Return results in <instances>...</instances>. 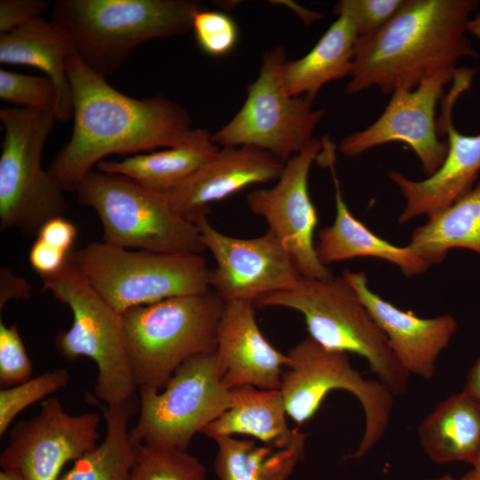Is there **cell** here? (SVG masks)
I'll return each mask as SVG.
<instances>
[{"label": "cell", "mask_w": 480, "mask_h": 480, "mask_svg": "<svg viewBox=\"0 0 480 480\" xmlns=\"http://www.w3.org/2000/svg\"><path fill=\"white\" fill-rule=\"evenodd\" d=\"M67 74L73 131L48 168L64 192H76L80 180L108 156L184 145L200 132L178 103L164 95L135 99L120 92L76 52L67 60Z\"/></svg>", "instance_id": "obj_1"}, {"label": "cell", "mask_w": 480, "mask_h": 480, "mask_svg": "<svg viewBox=\"0 0 480 480\" xmlns=\"http://www.w3.org/2000/svg\"><path fill=\"white\" fill-rule=\"evenodd\" d=\"M476 0H407L380 31L358 38L346 86L356 94L372 86L390 94L440 72H454L464 57H478L466 36Z\"/></svg>", "instance_id": "obj_2"}, {"label": "cell", "mask_w": 480, "mask_h": 480, "mask_svg": "<svg viewBox=\"0 0 480 480\" xmlns=\"http://www.w3.org/2000/svg\"><path fill=\"white\" fill-rule=\"evenodd\" d=\"M201 9L194 0H56L50 20L84 63L107 77L142 43L192 30Z\"/></svg>", "instance_id": "obj_3"}, {"label": "cell", "mask_w": 480, "mask_h": 480, "mask_svg": "<svg viewBox=\"0 0 480 480\" xmlns=\"http://www.w3.org/2000/svg\"><path fill=\"white\" fill-rule=\"evenodd\" d=\"M224 305L210 289L123 313L126 349L138 389L162 390L185 361L214 352Z\"/></svg>", "instance_id": "obj_4"}, {"label": "cell", "mask_w": 480, "mask_h": 480, "mask_svg": "<svg viewBox=\"0 0 480 480\" xmlns=\"http://www.w3.org/2000/svg\"><path fill=\"white\" fill-rule=\"evenodd\" d=\"M257 307L300 312L308 336L324 348L364 357L379 380L394 395L404 394L409 373L393 353L385 333L356 292L341 276H301L291 289L261 297Z\"/></svg>", "instance_id": "obj_5"}, {"label": "cell", "mask_w": 480, "mask_h": 480, "mask_svg": "<svg viewBox=\"0 0 480 480\" xmlns=\"http://www.w3.org/2000/svg\"><path fill=\"white\" fill-rule=\"evenodd\" d=\"M76 192L97 213L103 242L125 249L203 254L197 226L181 215L167 192L119 174L89 172Z\"/></svg>", "instance_id": "obj_6"}, {"label": "cell", "mask_w": 480, "mask_h": 480, "mask_svg": "<svg viewBox=\"0 0 480 480\" xmlns=\"http://www.w3.org/2000/svg\"><path fill=\"white\" fill-rule=\"evenodd\" d=\"M68 260L118 313L165 299L210 290L203 254L131 250L92 242Z\"/></svg>", "instance_id": "obj_7"}, {"label": "cell", "mask_w": 480, "mask_h": 480, "mask_svg": "<svg viewBox=\"0 0 480 480\" xmlns=\"http://www.w3.org/2000/svg\"><path fill=\"white\" fill-rule=\"evenodd\" d=\"M43 291L51 292L72 312L73 323L60 330L54 346L70 362L91 358L98 373L95 398L114 405L138 390L132 372L122 314L115 310L68 260L57 273L41 277Z\"/></svg>", "instance_id": "obj_8"}, {"label": "cell", "mask_w": 480, "mask_h": 480, "mask_svg": "<svg viewBox=\"0 0 480 480\" xmlns=\"http://www.w3.org/2000/svg\"><path fill=\"white\" fill-rule=\"evenodd\" d=\"M4 139L0 155V229L36 237L49 220L68 209L64 191L41 164L56 118L52 110L0 109Z\"/></svg>", "instance_id": "obj_9"}, {"label": "cell", "mask_w": 480, "mask_h": 480, "mask_svg": "<svg viewBox=\"0 0 480 480\" xmlns=\"http://www.w3.org/2000/svg\"><path fill=\"white\" fill-rule=\"evenodd\" d=\"M286 354L289 364L279 389L287 415L300 426L315 416L331 391L351 393L363 407L365 427L356 451L346 459L364 457L387 430L394 395L379 380L364 378L352 367L348 354L327 349L309 336Z\"/></svg>", "instance_id": "obj_10"}, {"label": "cell", "mask_w": 480, "mask_h": 480, "mask_svg": "<svg viewBox=\"0 0 480 480\" xmlns=\"http://www.w3.org/2000/svg\"><path fill=\"white\" fill-rule=\"evenodd\" d=\"M284 48L275 46L261 60L257 78L248 85L247 97L234 117L212 133L220 148L254 147L285 164L314 140V131L325 113L312 100L288 93L284 78Z\"/></svg>", "instance_id": "obj_11"}, {"label": "cell", "mask_w": 480, "mask_h": 480, "mask_svg": "<svg viewBox=\"0 0 480 480\" xmlns=\"http://www.w3.org/2000/svg\"><path fill=\"white\" fill-rule=\"evenodd\" d=\"M139 417L130 436L135 444L187 450L192 437L231 403L220 381L215 351L180 365L162 390L139 388Z\"/></svg>", "instance_id": "obj_12"}, {"label": "cell", "mask_w": 480, "mask_h": 480, "mask_svg": "<svg viewBox=\"0 0 480 480\" xmlns=\"http://www.w3.org/2000/svg\"><path fill=\"white\" fill-rule=\"evenodd\" d=\"M194 223L205 249L215 260L210 270V289L225 302L255 303L261 297L292 288L302 276L268 228L256 237L240 238L217 230L206 214L199 215Z\"/></svg>", "instance_id": "obj_13"}, {"label": "cell", "mask_w": 480, "mask_h": 480, "mask_svg": "<svg viewBox=\"0 0 480 480\" xmlns=\"http://www.w3.org/2000/svg\"><path fill=\"white\" fill-rule=\"evenodd\" d=\"M100 417L71 415L56 397L43 401L39 412L15 424L0 454L2 469L25 480H57L64 466L98 445Z\"/></svg>", "instance_id": "obj_14"}, {"label": "cell", "mask_w": 480, "mask_h": 480, "mask_svg": "<svg viewBox=\"0 0 480 480\" xmlns=\"http://www.w3.org/2000/svg\"><path fill=\"white\" fill-rule=\"evenodd\" d=\"M322 148V140L314 139L284 164L275 186L246 196L251 211L267 221L268 228L281 241L300 275L318 279L332 276L316 255L314 235L318 215L308 186L311 165Z\"/></svg>", "instance_id": "obj_15"}, {"label": "cell", "mask_w": 480, "mask_h": 480, "mask_svg": "<svg viewBox=\"0 0 480 480\" xmlns=\"http://www.w3.org/2000/svg\"><path fill=\"white\" fill-rule=\"evenodd\" d=\"M476 72L475 68H458L452 86L447 95L443 96L436 131L438 135L447 136V152L440 167L423 180H412L397 172L388 173L406 201L398 218L399 224L421 215L428 219L436 215L462 197L477 181L480 176V133H460L452 118L457 99L468 90Z\"/></svg>", "instance_id": "obj_16"}, {"label": "cell", "mask_w": 480, "mask_h": 480, "mask_svg": "<svg viewBox=\"0 0 480 480\" xmlns=\"http://www.w3.org/2000/svg\"><path fill=\"white\" fill-rule=\"evenodd\" d=\"M456 71L440 72L412 90L396 86L378 119L367 128L344 137L339 151L354 157L382 144L403 142L417 156L424 172L432 175L447 152L446 142L438 139L436 106L443 98L444 85L453 80Z\"/></svg>", "instance_id": "obj_17"}, {"label": "cell", "mask_w": 480, "mask_h": 480, "mask_svg": "<svg viewBox=\"0 0 480 480\" xmlns=\"http://www.w3.org/2000/svg\"><path fill=\"white\" fill-rule=\"evenodd\" d=\"M254 303L226 301L217 331V371L228 389L253 386L279 389L287 354L277 350L263 335L256 321Z\"/></svg>", "instance_id": "obj_18"}, {"label": "cell", "mask_w": 480, "mask_h": 480, "mask_svg": "<svg viewBox=\"0 0 480 480\" xmlns=\"http://www.w3.org/2000/svg\"><path fill=\"white\" fill-rule=\"evenodd\" d=\"M342 276L385 333L404 369L424 379L434 377L437 358L457 330L455 318L451 315L421 318L373 292L364 272L344 269Z\"/></svg>", "instance_id": "obj_19"}, {"label": "cell", "mask_w": 480, "mask_h": 480, "mask_svg": "<svg viewBox=\"0 0 480 480\" xmlns=\"http://www.w3.org/2000/svg\"><path fill=\"white\" fill-rule=\"evenodd\" d=\"M284 164L270 153L249 147H223L193 174L167 191L178 212L192 222L209 204L255 184L277 180Z\"/></svg>", "instance_id": "obj_20"}, {"label": "cell", "mask_w": 480, "mask_h": 480, "mask_svg": "<svg viewBox=\"0 0 480 480\" xmlns=\"http://www.w3.org/2000/svg\"><path fill=\"white\" fill-rule=\"evenodd\" d=\"M335 152H330L323 164L330 168L334 182L336 215L331 226L322 228L316 244L319 261L327 266L356 257H372L397 266L405 276L424 273L429 264L406 245L396 246L378 236L358 220L345 203L334 169Z\"/></svg>", "instance_id": "obj_21"}, {"label": "cell", "mask_w": 480, "mask_h": 480, "mask_svg": "<svg viewBox=\"0 0 480 480\" xmlns=\"http://www.w3.org/2000/svg\"><path fill=\"white\" fill-rule=\"evenodd\" d=\"M76 52L68 36L50 20L34 19L15 29L0 33V62L42 70L54 83L57 121L73 118V97L67 74V60Z\"/></svg>", "instance_id": "obj_22"}, {"label": "cell", "mask_w": 480, "mask_h": 480, "mask_svg": "<svg viewBox=\"0 0 480 480\" xmlns=\"http://www.w3.org/2000/svg\"><path fill=\"white\" fill-rule=\"evenodd\" d=\"M417 435L434 463L471 466L480 456V400L465 390L452 395L423 419Z\"/></svg>", "instance_id": "obj_23"}, {"label": "cell", "mask_w": 480, "mask_h": 480, "mask_svg": "<svg viewBox=\"0 0 480 480\" xmlns=\"http://www.w3.org/2000/svg\"><path fill=\"white\" fill-rule=\"evenodd\" d=\"M230 406L200 433L215 440L247 435L278 448L291 444L300 433L289 428L280 389L241 386L230 389Z\"/></svg>", "instance_id": "obj_24"}, {"label": "cell", "mask_w": 480, "mask_h": 480, "mask_svg": "<svg viewBox=\"0 0 480 480\" xmlns=\"http://www.w3.org/2000/svg\"><path fill=\"white\" fill-rule=\"evenodd\" d=\"M357 40L353 22L338 16L308 53L286 61L284 78L288 93L313 101L324 84L348 76Z\"/></svg>", "instance_id": "obj_25"}, {"label": "cell", "mask_w": 480, "mask_h": 480, "mask_svg": "<svg viewBox=\"0 0 480 480\" xmlns=\"http://www.w3.org/2000/svg\"><path fill=\"white\" fill-rule=\"evenodd\" d=\"M219 148L212 133L201 128L196 139L187 144L132 155L119 161L102 160L97 167L100 172L125 176L150 189L167 192L193 174Z\"/></svg>", "instance_id": "obj_26"}, {"label": "cell", "mask_w": 480, "mask_h": 480, "mask_svg": "<svg viewBox=\"0 0 480 480\" xmlns=\"http://www.w3.org/2000/svg\"><path fill=\"white\" fill-rule=\"evenodd\" d=\"M101 410L106 422L104 440L75 460L57 480H129L139 444L132 440L128 424L139 412V397L135 394Z\"/></svg>", "instance_id": "obj_27"}, {"label": "cell", "mask_w": 480, "mask_h": 480, "mask_svg": "<svg viewBox=\"0 0 480 480\" xmlns=\"http://www.w3.org/2000/svg\"><path fill=\"white\" fill-rule=\"evenodd\" d=\"M407 246L429 265L441 263L455 248L480 255V176L462 197L417 228Z\"/></svg>", "instance_id": "obj_28"}, {"label": "cell", "mask_w": 480, "mask_h": 480, "mask_svg": "<svg viewBox=\"0 0 480 480\" xmlns=\"http://www.w3.org/2000/svg\"><path fill=\"white\" fill-rule=\"evenodd\" d=\"M305 433L282 448L252 440L222 436L215 439L214 471L220 480H288L305 456Z\"/></svg>", "instance_id": "obj_29"}, {"label": "cell", "mask_w": 480, "mask_h": 480, "mask_svg": "<svg viewBox=\"0 0 480 480\" xmlns=\"http://www.w3.org/2000/svg\"><path fill=\"white\" fill-rule=\"evenodd\" d=\"M204 465L187 450L139 444L129 480H205Z\"/></svg>", "instance_id": "obj_30"}, {"label": "cell", "mask_w": 480, "mask_h": 480, "mask_svg": "<svg viewBox=\"0 0 480 480\" xmlns=\"http://www.w3.org/2000/svg\"><path fill=\"white\" fill-rule=\"evenodd\" d=\"M70 374L64 368L47 371L27 381L0 390V436L24 409L64 388Z\"/></svg>", "instance_id": "obj_31"}, {"label": "cell", "mask_w": 480, "mask_h": 480, "mask_svg": "<svg viewBox=\"0 0 480 480\" xmlns=\"http://www.w3.org/2000/svg\"><path fill=\"white\" fill-rule=\"evenodd\" d=\"M0 98L34 110H52L57 103V89L47 76H31L0 69Z\"/></svg>", "instance_id": "obj_32"}, {"label": "cell", "mask_w": 480, "mask_h": 480, "mask_svg": "<svg viewBox=\"0 0 480 480\" xmlns=\"http://www.w3.org/2000/svg\"><path fill=\"white\" fill-rule=\"evenodd\" d=\"M192 30L198 47L213 57L229 53L238 41L236 21L221 11L204 8L197 11L193 18Z\"/></svg>", "instance_id": "obj_33"}, {"label": "cell", "mask_w": 480, "mask_h": 480, "mask_svg": "<svg viewBox=\"0 0 480 480\" xmlns=\"http://www.w3.org/2000/svg\"><path fill=\"white\" fill-rule=\"evenodd\" d=\"M407 0H340L333 8L338 16L348 17L358 38L370 36L384 28L405 5Z\"/></svg>", "instance_id": "obj_34"}, {"label": "cell", "mask_w": 480, "mask_h": 480, "mask_svg": "<svg viewBox=\"0 0 480 480\" xmlns=\"http://www.w3.org/2000/svg\"><path fill=\"white\" fill-rule=\"evenodd\" d=\"M33 365L17 325H6L0 318V386L23 383L32 378Z\"/></svg>", "instance_id": "obj_35"}, {"label": "cell", "mask_w": 480, "mask_h": 480, "mask_svg": "<svg viewBox=\"0 0 480 480\" xmlns=\"http://www.w3.org/2000/svg\"><path fill=\"white\" fill-rule=\"evenodd\" d=\"M50 4L45 0H1L0 33H6L41 15Z\"/></svg>", "instance_id": "obj_36"}, {"label": "cell", "mask_w": 480, "mask_h": 480, "mask_svg": "<svg viewBox=\"0 0 480 480\" xmlns=\"http://www.w3.org/2000/svg\"><path fill=\"white\" fill-rule=\"evenodd\" d=\"M68 255L69 253L36 238L28 253V260L32 268L43 277L60 270L68 262Z\"/></svg>", "instance_id": "obj_37"}, {"label": "cell", "mask_w": 480, "mask_h": 480, "mask_svg": "<svg viewBox=\"0 0 480 480\" xmlns=\"http://www.w3.org/2000/svg\"><path fill=\"white\" fill-rule=\"evenodd\" d=\"M77 236L76 225L64 216L46 221L39 229L36 238L67 253H70Z\"/></svg>", "instance_id": "obj_38"}, {"label": "cell", "mask_w": 480, "mask_h": 480, "mask_svg": "<svg viewBox=\"0 0 480 480\" xmlns=\"http://www.w3.org/2000/svg\"><path fill=\"white\" fill-rule=\"evenodd\" d=\"M31 297V285L22 276H16L7 268L0 269V310L11 300H28Z\"/></svg>", "instance_id": "obj_39"}, {"label": "cell", "mask_w": 480, "mask_h": 480, "mask_svg": "<svg viewBox=\"0 0 480 480\" xmlns=\"http://www.w3.org/2000/svg\"><path fill=\"white\" fill-rule=\"evenodd\" d=\"M463 390L480 400V355L467 375Z\"/></svg>", "instance_id": "obj_40"}, {"label": "cell", "mask_w": 480, "mask_h": 480, "mask_svg": "<svg viewBox=\"0 0 480 480\" xmlns=\"http://www.w3.org/2000/svg\"><path fill=\"white\" fill-rule=\"evenodd\" d=\"M458 480H480V456L471 465V468Z\"/></svg>", "instance_id": "obj_41"}, {"label": "cell", "mask_w": 480, "mask_h": 480, "mask_svg": "<svg viewBox=\"0 0 480 480\" xmlns=\"http://www.w3.org/2000/svg\"><path fill=\"white\" fill-rule=\"evenodd\" d=\"M468 31L473 36L480 38V12H478L473 19H470L468 24Z\"/></svg>", "instance_id": "obj_42"}, {"label": "cell", "mask_w": 480, "mask_h": 480, "mask_svg": "<svg viewBox=\"0 0 480 480\" xmlns=\"http://www.w3.org/2000/svg\"><path fill=\"white\" fill-rule=\"evenodd\" d=\"M0 480H25V479L20 474L16 472L1 469Z\"/></svg>", "instance_id": "obj_43"}, {"label": "cell", "mask_w": 480, "mask_h": 480, "mask_svg": "<svg viewBox=\"0 0 480 480\" xmlns=\"http://www.w3.org/2000/svg\"><path fill=\"white\" fill-rule=\"evenodd\" d=\"M424 480H458L455 479L452 475L446 474L436 477H431Z\"/></svg>", "instance_id": "obj_44"}]
</instances>
